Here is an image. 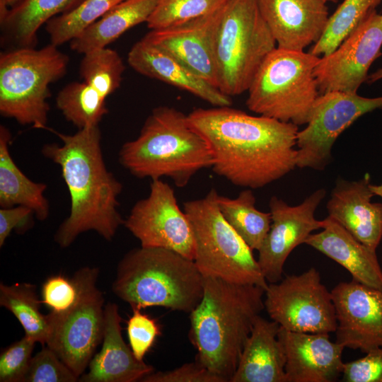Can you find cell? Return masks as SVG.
Listing matches in <instances>:
<instances>
[{"label":"cell","mask_w":382,"mask_h":382,"mask_svg":"<svg viewBox=\"0 0 382 382\" xmlns=\"http://www.w3.org/2000/svg\"><path fill=\"white\" fill-rule=\"evenodd\" d=\"M322 1H325V2H326V3H327V2H333V3H336V2L338 1V0H322Z\"/></svg>","instance_id":"obj_45"},{"label":"cell","mask_w":382,"mask_h":382,"mask_svg":"<svg viewBox=\"0 0 382 382\" xmlns=\"http://www.w3.org/2000/svg\"><path fill=\"white\" fill-rule=\"evenodd\" d=\"M52 132L62 144H45L41 152L59 166L71 202L69 216L55 233V242L67 248L88 231L112 241L125 223L118 200L122 185L106 167L98 126L81 129L73 134Z\"/></svg>","instance_id":"obj_2"},{"label":"cell","mask_w":382,"mask_h":382,"mask_svg":"<svg viewBox=\"0 0 382 382\" xmlns=\"http://www.w3.org/2000/svg\"><path fill=\"white\" fill-rule=\"evenodd\" d=\"M141 382H226L199 361L186 363L166 371H153L144 376Z\"/></svg>","instance_id":"obj_40"},{"label":"cell","mask_w":382,"mask_h":382,"mask_svg":"<svg viewBox=\"0 0 382 382\" xmlns=\"http://www.w3.org/2000/svg\"><path fill=\"white\" fill-rule=\"evenodd\" d=\"M381 79H382V67L368 75L366 81L369 83H373Z\"/></svg>","instance_id":"obj_43"},{"label":"cell","mask_w":382,"mask_h":382,"mask_svg":"<svg viewBox=\"0 0 382 382\" xmlns=\"http://www.w3.org/2000/svg\"><path fill=\"white\" fill-rule=\"evenodd\" d=\"M41 294L42 303L47 306L51 313H61L75 303L78 287L73 277L69 279L62 274L52 275L44 282Z\"/></svg>","instance_id":"obj_38"},{"label":"cell","mask_w":382,"mask_h":382,"mask_svg":"<svg viewBox=\"0 0 382 382\" xmlns=\"http://www.w3.org/2000/svg\"><path fill=\"white\" fill-rule=\"evenodd\" d=\"M277 47L304 51L320 37L328 8L322 0H256Z\"/></svg>","instance_id":"obj_18"},{"label":"cell","mask_w":382,"mask_h":382,"mask_svg":"<svg viewBox=\"0 0 382 382\" xmlns=\"http://www.w3.org/2000/svg\"><path fill=\"white\" fill-rule=\"evenodd\" d=\"M74 373L47 346L32 357L24 382H76Z\"/></svg>","instance_id":"obj_35"},{"label":"cell","mask_w":382,"mask_h":382,"mask_svg":"<svg viewBox=\"0 0 382 382\" xmlns=\"http://www.w3.org/2000/svg\"><path fill=\"white\" fill-rule=\"evenodd\" d=\"M98 267H83L72 277L78 287L74 305L61 313L50 312V332L46 345L79 377L103 341L104 302L97 287Z\"/></svg>","instance_id":"obj_10"},{"label":"cell","mask_w":382,"mask_h":382,"mask_svg":"<svg viewBox=\"0 0 382 382\" xmlns=\"http://www.w3.org/2000/svg\"><path fill=\"white\" fill-rule=\"evenodd\" d=\"M381 4L382 0H344L329 16L320 37L309 52L319 57L330 54Z\"/></svg>","instance_id":"obj_30"},{"label":"cell","mask_w":382,"mask_h":382,"mask_svg":"<svg viewBox=\"0 0 382 382\" xmlns=\"http://www.w3.org/2000/svg\"><path fill=\"white\" fill-rule=\"evenodd\" d=\"M369 173L357 180L338 178L326 208L335 220L359 241L376 250L382 238V203L372 202L374 196Z\"/></svg>","instance_id":"obj_20"},{"label":"cell","mask_w":382,"mask_h":382,"mask_svg":"<svg viewBox=\"0 0 382 382\" xmlns=\"http://www.w3.org/2000/svg\"><path fill=\"white\" fill-rule=\"evenodd\" d=\"M11 134L0 127V206L2 208L25 206L33 210L39 221L50 214V203L45 196L47 185L28 178L13 161L9 146Z\"/></svg>","instance_id":"obj_25"},{"label":"cell","mask_w":382,"mask_h":382,"mask_svg":"<svg viewBox=\"0 0 382 382\" xmlns=\"http://www.w3.org/2000/svg\"><path fill=\"white\" fill-rule=\"evenodd\" d=\"M320 232L311 233L305 243L345 268L352 279L382 291V269L376 250L365 245L342 226L328 216Z\"/></svg>","instance_id":"obj_23"},{"label":"cell","mask_w":382,"mask_h":382,"mask_svg":"<svg viewBox=\"0 0 382 382\" xmlns=\"http://www.w3.org/2000/svg\"><path fill=\"white\" fill-rule=\"evenodd\" d=\"M52 43L0 54V112L23 125L47 129L50 85L66 72L69 57Z\"/></svg>","instance_id":"obj_7"},{"label":"cell","mask_w":382,"mask_h":382,"mask_svg":"<svg viewBox=\"0 0 382 382\" xmlns=\"http://www.w3.org/2000/svg\"><path fill=\"white\" fill-rule=\"evenodd\" d=\"M265 289L204 277L201 301L190 313L189 338L196 360L230 381L255 321L265 309Z\"/></svg>","instance_id":"obj_3"},{"label":"cell","mask_w":382,"mask_h":382,"mask_svg":"<svg viewBox=\"0 0 382 382\" xmlns=\"http://www.w3.org/2000/svg\"><path fill=\"white\" fill-rule=\"evenodd\" d=\"M337 328L335 342L363 353L382 347V291L352 279L331 291Z\"/></svg>","instance_id":"obj_16"},{"label":"cell","mask_w":382,"mask_h":382,"mask_svg":"<svg viewBox=\"0 0 382 382\" xmlns=\"http://www.w3.org/2000/svg\"><path fill=\"white\" fill-rule=\"evenodd\" d=\"M376 109H382V96L366 98L342 91L320 93L306 127L297 134L296 167L324 170L332 161L337 137L358 118Z\"/></svg>","instance_id":"obj_12"},{"label":"cell","mask_w":382,"mask_h":382,"mask_svg":"<svg viewBox=\"0 0 382 382\" xmlns=\"http://www.w3.org/2000/svg\"><path fill=\"white\" fill-rule=\"evenodd\" d=\"M36 286L30 283L0 284V306L11 311L22 325L25 336L46 345L50 332L47 315L40 311Z\"/></svg>","instance_id":"obj_29"},{"label":"cell","mask_w":382,"mask_h":382,"mask_svg":"<svg viewBox=\"0 0 382 382\" xmlns=\"http://www.w3.org/2000/svg\"><path fill=\"white\" fill-rule=\"evenodd\" d=\"M124 226L141 246L168 249L194 260L190 220L178 205L173 187L161 179L151 180L149 195L134 204Z\"/></svg>","instance_id":"obj_13"},{"label":"cell","mask_w":382,"mask_h":382,"mask_svg":"<svg viewBox=\"0 0 382 382\" xmlns=\"http://www.w3.org/2000/svg\"><path fill=\"white\" fill-rule=\"evenodd\" d=\"M320 57L276 47L265 57L248 90V108L297 126L306 125L320 95L314 70Z\"/></svg>","instance_id":"obj_6"},{"label":"cell","mask_w":382,"mask_h":382,"mask_svg":"<svg viewBox=\"0 0 382 382\" xmlns=\"http://www.w3.org/2000/svg\"><path fill=\"white\" fill-rule=\"evenodd\" d=\"M132 315L127 323L129 346L135 357L144 361L146 353L161 335V327L155 318L141 312V309L132 307Z\"/></svg>","instance_id":"obj_37"},{"label":"cell","mask_w":382,"mask_h":382,"mask_svg":"<svg viewBox=\"0 0 382 382\" xmlns=\"http://www.w3.org/2000/svg\"><path fill=\"white\" fill-rule=\"evenodd\" d=\"M105 99L85 81H74L58 93L56 104L65 119L81 129L98 126L108 112Z\"/></svg>","instance_id":"obj_31"},{"label":"cell","mask_w":382,"mask_h":382,"mask_svg":"<svg viewBox=\"0 0 382 382\" xmlns=\"http://www.w3.org/2000/svg\"><path fill=\"white\" fill-rule=\"evenodd\" d=\"M279 325L258 316L230 382H286Z\"/></svg>","instance_id":"obj_24"},{"label":"cell","mask_w":382,"mask_h":382,"mask_svg":"<svg viewBox=\"0 0 382 382\" xmlns=\"http://www.w3.org/2000/svg\"><path fill=\"white\" fill-rule=\"evenodd\" d=\"M286 382H333L342 375L344 347L328 333L298 332L279 327Z\"/></svg>","instance_id":"obj_19"},{"label":"cell","mask_w":382,"mask_h":382,"mask_svg":"<svg viewBox=\"0 0 382 382\" xmlns=\"http://www.w3.org/2000/svg\"><path fill=\"white\" fill-rule=\"evenodd\" d=\"M227 4L212 13L168 28L151 30L144 38L217 87L215 40Z\"/></svg>","instance_id":"obj_17"},{"label":"cell","mask_w":382,"mask_h":382,"mask_svg":"<svg viewBox=\"0 0 382 382\" xmlns=\"http://www.w3.org/2000/svg\"><path fill=\"white\" fill-rule=\"evenodd\" d=\"M33 209L25 206L1 207L0 209V247H2L13 231L18 233L26 231L32 226Z\"/></svg>","instance_id":"obj_41"},{"label":"cell","mask_w":382,"mask_h":382,"mask_svg":"<svg viewBox=\"0 0 382 382\" xmlns=\"http://www.w3.org/2000/svg\"><path fill=\"white\" fill-rule=\"evenodd\" d=\"M370 187L375 195H378L382 198V184L381 185H371Z\"/></svg>","instance_id":"obj_44"},{"label":"cell","mask_w":382,"mask_h":382,"mask_svg":"<svg viewBox=\"0 0 382 382\" xmlns=\"http://www.w3.org/2000/svg\"><path fill=\"white\" fill-rule=\"evenodd\" d=\"M366 354L364 357L344 363L342 381L382 382V347Z\"/></svg>","instance_id":"obj_39"},{"label":"cell","mask_w":382,"mask_h":382,"mask_svg":"<svg viewBox=\"0 0 382 382\" xmlns=\"http://www.w3.org/2000/svg\"><path fill=\"white\" fill-rule=\"evenodd\" d=\"M83 0H21L0 18L1 30L19 47H34L40 28L59 13L69 12Z\"/></svg>","instance_id":"obj_27"},{"label":"cell","mask_w":382,"mask_h":382,"mask_svg":"<svg viewBox=\"0 0 382 382\" xmlns=\"http://www.w3.org/2000/svg\"><path fill=\"white\" fill-rule=\"evenodd\" d=\"M216 202L227 223L253 250L261 248L272 223L270 212H263L255 207L256 199L251 189L241 191L236 198L219 193Z\"/></svg>","instance_id":"obj_28"},{"label":"cell","mask_w":382,"mask_h":382,"mask_svg":"<svg viewBox=\"0 0 382 382\" xmlns=\"http://www.w3.org/2000/svg\"><path fill=\"white\" fill-rule=\"evenodd\" d=\"M190 127L206 141L212 170L236 186L257 189L296 167L299 126L230 106L197 108Z\"/></svg>","instance_id":"obj_1"},{"label":"cell","mask_w":382,"mask_h":382,"mask_svg":"<svg viewBox=\"0 0 382 382\" xmlns=\"http://www.w3.org/2000/svg\"><path fill=\"white\" fill-rule=\"evenodd\" d=\"M21 0H0V18H3L8 11V6H13Z\"/></svg>","instance_id":"obj_42"},{"label":"cell","mask_w":382,"mask_h":382,"mask_svg":"<svg viewBox=\"0 0 382 382\" xmlns=\"http://www.w3.org/2000/svg\"><path fill=\"white\" fill-rule=\"evenodd\" d=\"M124 71L125 65L119 54L107 47L83 54L79 69L83 81L105 98L120 87Z\"/></svg>","instance_id":"obj_33"},{"label":"cell","mask_w":382,"mask_h":382,"mask_svg":"<svg viewBox=\"0 0 382 382\" xmlns=\"http://www.w3.org/2000/svg\"><path fill=\"white\" fill-rule=\"evenodd\" d=\"M123 0H83L71 11L46 23L51 43L59 46L70 42Z\"/></svg>","instance_id":"obj_32"},{"label":"cell","mask_w":382,"mask_h":382,"mask_svg":"<svg viewBox=\"0 0 382 382\" xmlns=\"http://www.w3.org/2000/svg\"><path fill=\"white\" fill-rule=\"evenodd\" d=\"M102 347L88 364V371L79 378L81 382H135L154 371V367L138 360L125 342L120 325L122 318L116 303L104 308Z\"/></svg>","instance_id":"obj_21"},{"label":"cell","mask_w":382,"mask_h":382,"mask_svg":"<svg viewBox=\"0 0 382 382\" xmlns=\"http://www.w3.org/2000/svg\"><path fill=\"white\" fill-rule=\"evenodd\" d=\"M35 343V341L24 336L1 351V382H24Z\"/></svg>","instance_id":"obj_36"},{"label":"cell","mask_w":382,"mask_h":382,"mask_svg":"<svg viewBox=\"0 0 382 382\" xmlns=\"http://www.w3.org/2000/svg\"><path fill=\"white\" fill-rule=\"evenodd\" d=\"M325 194V189H318L296 206H291L276 196L270 198L272 223L258 250L257 259L268 283L282 279L284 263L292 250L305 243L313 231L323 228V220H317L314 214Z\"/></svg>","instance_id":"obj_15"},{"label":"cell","mask_w":382,"mask_h":382,"mask_svg":"<svg viewBox=\"0 0 382 382\" xmlns=\"http://www.w3.org/2000/svg\"><path fill=\"white\" fill-rule=\"evenodd\" d=\"M158 0H123L70 41L81 54L106 47L124 33L146 22Z\"/></svg>","instance_id":"obj_26"},{"label":"cell","mask_w":382,"mask_h":382,"mask_svg":"<svg viewBox=\"0 0 382 382\" xmlns=\"http://www.w3.org/2000/svg\"><path fill=\"white\" fill-rule=\"evenodd\" d=\"M127 61L137 72L186 91L215 107L232 104L231 97L144 37L132 46Z\"/></svg>","instance_id":"obj_22"},{"label":"cell","mask_w":382,"mask_h":382,"mask_svg":"<svg viewBox=\"0 0 382 382\" xmlns=\"http://www.w3.org/2000/svg\"><path fill=\"white\" fill-rule=\"evenodd\" d=\"M217 195L212 188L204 197L183 203L194 235V262L204 277L266 289L268 282L253 250L221 215Z\"/></svg>","instance_id":"obj_8"},{"label":"cell","mask_w":382,"mask_h":382,"mask_svg":"<svg viewBox=\"0 0 382 382\" xmlns=\"http://www.w3.org/2000/svg\"><path fill=\"white\" fill-rule=\"evenodd\" d=\"M382 14L376 9L330 54L320 57L314 70L320 94L329 91L357 93L369 69L381 54Z\"/></svg>","instance_id":"obj_14"},{"label":"cell","mask_w":382,"mask_h":382,"mask_svg":"<svg viewBox=\"0 0 382 382\" xmlns=\"http://www.w3.org/2000/svg\"><path fill=\"white\" fill-rule=\"evenodd\" d=\"M264 305L271 320L284 330L328 334L336 330L331 292L321 282L320 273L314 267L268 283Z\"/></svg>","instance_id":"obj_11"},{"label":"cell","mask_w":382,"mask_h":382,"mask_svg":"<svg viewBox=\"0 0 382 382\" xmlns=\"http://www.w3.org/2000/svg\"><path fill=\"white\" fill-rule=\"evenodd\" d=\"M276 47L256 0H230L215 40L217 88L230 97L248 91L261 64Z\"/></svg>","instance_id":"obj_9"},{"label":"cell","mask_w":382,"mask_h":382,"mask_svg":"<svg viewBox=\"0 0 382 382\" xmlns=\"http://www.w3.org/2000/svg\"><path fill=\"white\" fill-rule=\"evenodd\" d=\"M230 0H158L147 20L151 30L178 25L212 13L224 6Z\"/></svg>","instance_id":"obj_34"},{"label":"cell","mask_w":382,"mask_h":382,"mask_svg":"<svg viewBox=\"0 0 382 382\" xmlns=\"http://www.w3.org/2000/svg\"><path fill=\"white\" fill-rule=\"evenodd\" d=\"M118 159L138 178L167 177L178 187L213 164L208 144L190 127L187 115L169 106L152 110L138 137L122 146Z\"/></svg>","instance_id":"obj_4"},{"label":"cell","mask_w":382,"mask_h":382,"mask_svg":"<svg viewBox=\"0 0 382 382\" xmlns=\"http://www.w3.org/2000/svg\"><path fill=\"white\" fill-rule=\"evenodd\" d=\"M204 277L194 260L163 248L129 250L119 262L112 290L142 309L160 306L190 313L202 299Z\"/></svg>","instance_id":"obj_5"}]
</instances>
